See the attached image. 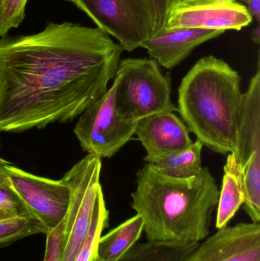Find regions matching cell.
Wrapping results in <instances>:
<instances>
[{"label":"cell","mask_w":260,"mask_h":261,"mask_svg":"<svg viewBox=\"0 0 260 261\" xmlns=\"http://www.w3.org/2000/svg\"><path fill=\"white\" fill-rule=\"evenodd\" d=\"M259 26H257V28L254 29L253 32V40L256 44H259Z\"/></svg>","instance_id":"484cf974"},{"label":"cell","mask_w":260,"mask_h":261,"mask_svg":"<svg viewBox=\"0 0 260 261\" xmlns=\"http://www.w3.org/2000/svg\"><path fill=\"white\" fill-rule=\"evenodd\" d=\"M86 14L101 30L131 52L150 39L154 26L151 0H65Z\"/></svg>","instance_id":"52a82bcc"},{"label":"cell","mask_w":260,"mask_h":261,"mask_svg":"<svg viewBox=\"0 0 260 261\" xmlns=\"http://www.w3.org/2000/svg\"><path fill=\"white\" fill-rule=\"evenodd\" d=\"M123 49L99 28L50 22L0 39V132L71 122L108 90Z\"/></svg>","instance_id":"6da1fadb"},{"label":"cell","mask_w":260,"mask_h":261,"mask_svg":"<svg viewBox=\"0 0 260 261\" xmlns=\"http://www.w3.org/2000/svg\"><path fill=\"white\" fill-rule=\"evenodd\" d=\"M102 160L88 154L78 161L61 180L70 192L64 221L62 261H74L90 232L99 193Z\"/></svg>","instance_id":"5b68a950"},{"label":"cell","mask_w":260,"mask_h":261,"mask_svg":"<svg viewBox=\"0 0 260 261\" xmlns=\"http://www.w3.org/2000/svg\"><path fill=\"white\" fill-rule=\"evenodd\" d=\"M247 5L246 7L248 9L253 18H256L258 21L260 18V0H242Z\"/></svg>","instance_id":"cb8c5ba5"},{"label":"cell","mask_w":260,"mask_h":261,"mask_svg":"<svg viewBox=\"0 0 260 261\" xmlns=\"http://www.w3.org/2000/svg\"><path fill=\"white\" fill-rule=\"evenodd\" d=\"M116 81L106 93L80 116L74 133L88 154L102 160L114 156L135 133L137 122L125 120L116 113Z\"/></svg>","instance_id":"ba28073f"},{"label":"cell","mask_w":260,"mask_h":261,"mask_svg":"<svg viewBox=\"0 0 260 261\" xmlns=\"http://www.w3.org/2000/svg\"><path fill=\"white\" fill-rule=\"evenodd\" d=\"M198 245L162 244L148 241L136 244L119 261H182Z\"/></svg>","instance_id":"e0dca14e"},{"label":"cell","mask_w":260,"mask_h":261,"mask_svg":"<svg viewBox=\"0 0 260 261\" xmlns=\"http://www.w3.org/2000/svg\"><path fill=\"white\" fill-rule=\"evenodd\" d=\"M243 103L239 73L212 55L197 61L179 87L177 111L189 132L215 153L235 152Z\"/></svg>","instance_id":"3957f363"},{"label":"cell","mask_w":260,"mask_h":261,"mask_svg":"<svg viewBox=\"0 0 260 261\" xmlns=\"http://www.w3.org/2000/svg\"><path fill=\"white\" fill-rule=\"evenodd\" d=\"M244 208L252 222L260 221V68L259 61L244 93L242 116L235 152Z\"/></svg>","instance_id":"8992f818"},{"label":"cell","mask_w":260,"mask_h":261,"mask_svg":"<svg viewBox=\"0 0 260 261\" xmlns=\"http://www.w3.org/2000/svg\"><path fill=\"white\" fill-rule=\"evenodd\" d=\"M180 0H151L154 10V26L151 38L157 36L166 29L169 14Z\"/></svg>","instance_id":"603a6c76"},{"label":"cell","mask_w":260,"mask_h":261,"mask_svg":"<svg viewBox=\"0 0 260 261\" xmlns=\"http://www.w3.org/2000/svg\"><path fill=\"white\" fill-rule=\"evenodd\" d=\"M252 20L246 6L237 0H180L171 11L165 30L241 31Z\"/></svg>","instance_id":"30bf717a"},{"label":"cell","mask_w":260,"mask_h":261,"mask_svg":"<svg viewBox=\"0 0 260 261\" xmlns=\"http://www.w3.org/2000/svg\"><path fill=\"white\" fill-rule=\"evenodd\" d=\"M182 261H260L259 223L219 228Z\"/></svg>","instance_id":"8fae6325"},{"label":"cell","mask_w":260,"mask_h":261,"mask_svg":"<svg viewBox=\"0 0 260 261\" xmlns=\"http://www.w3.org/2000/svg\"><path fill=\"white\" fill-rule=\"evenodd\" d=\"M64 227V219L57 227L46 234L47 242L44 261H62Z\"/></svg>","instance_id":"7402d4cb"},{"label":"cell","mask_w":260,"mask_h":261,"mask_svg":"<svg viewBox=\"0 0 260 261\" xmlns=\"http://www.w3.org/2000/svg\"><path fill=\"white\" fill-rule=\"evenodd\" d=\"M223 31L200 29H166L142 44L150 57L161 67L172 70L200 44L218 38Z\"/></svg>","instance_id":"4fadbf2b"},{"label":"cell","mask_w":260,"mask_h":261,"mask_svg":"<svg viewBox=\"0 0 260 261\" xmlns=\"http://www.w3.org/2000/svg\"><path fill=\"white\" fill-rule=\"evenodd\" d=\"M45 227L36 218L12 217L0 221V247L10 245L32 234H47Z\"/></svg>","instance_id":"d6986e66"},{"label":"cell","mask_w":260,"mask_h":261,"mask_svg":"<svg viewBox=\"0 0 260 261\" xmlns=\"http://www.w3.org/2000/svg\"><path fill=\"white\" fill-rule=\"evenodd\" d=\"M114 80L116 113L122 119L137 122L156 113L177 111L171 98V77L152 58L122 60Z\"/></svg>","instance_id":"277c9868"},{"label":"cell","mask_w":260,"mask_h":261,"mask_svg":"<svg viewBox=\"0 0 260 261\" xmlns=\"http://www.w3.org/2000/svg\"><path fill=\"white\" fill-rule=\"evenodd\" d=\"M5 162L0 158V208L17 217H34L11 187L7 175L3 169Z\"/></svg>","instance_id":"ffe728a7"},{"label":"cell","mask_w":260,"mask_h":261,"mask_svg":"<svg viewBox=\"0 0 260 261\" xmlns=\"http://www.w3.org/2000/svg\"><path fill=\"white\" fill-rule=\"evenodd\" d=\"M108 221L109 212L102 191L99 193L96 200L90 232L74 261H96L98 242L102 236V231L108 226Z\"/></svg>","instance_id":"ac0fdd59"},{"label":"cell","mask_w":260,"mask_h":261,"mask_svg":"<svg viewBox=\"0 0 260 261\" xmlns=\"http://www.w3.org/2000/svg\"><path fill=\"white\" fill-rule=\"evenodd\" d=\"M136 176L131 208L143 220L148 242L189 245L208 238L220 193L208 167L178 179L147 163Z\"/></svg>","instance_id":"7a4b0ae2"},{"label":"cell","mask_w":260,"mask_h":261,"mask_svg":"<svg viewBox=\"0 0 260 261\" xmlns=\"http://www.w3.org/2000/svg\"><path fill=\"white\" fill-rule=\"evenodd\" d=\"M17 217V216H14L12 213H9V212L5 211V210L0 208V221L4 220V219H9V218Z\"/></svg>","instance_id":"d4e9b609"},{"label":"cell","mask_w":260,"mask_h":261,"mask_svg":"<svg viewBox=\"0 0 260 261\" xmlns=\"http://www.w3.org/2000/svg\"><path fill=\"white\" fill-rule=\"evenodd\" d=\"M203 144L196 139L192 145L177 150L152 164L160 173L169 177L187 179L197 176L203 170Z\"/></svg>","instance_id":"2e32d148"},{"label":"cell","mask_w":260,"mask_h":261,"mask_svg":"<svg viewBox=\"0 0 260 261\" xmlns=\"http://www.w3.org/2000/svg\"><path fill=\"white\" fill-rule=\"evenodd\" d=\"M222 187L218 198L215 226L218 229L227 226L244 203V194L240 182L238 165L233 153L228 156L224 167Z\"/></svg>","instance_id":"9a60e30c"},{"label":"cell","mask_w":260,"mask_h":261,"mask_svg":"<svg viewBox=\"0 0 260 261\" xmlns=\"http://www.w3.org/2000/svg\"><path fill=\"white\" fill-rule=\"evenodd\" d=\"M27 0H0V36L18 27L25 17Z\"/></svg>","instance_id":"44dd1931"},{"label":"cell","mask_w":260,"mask_h":261,"mask_svg":"<svg viewBox=\"0 0 260 261\" xmlns=\"http://www.w3.org/2000/svg\"><path fill=\"white\" fill-rule=\"evenodd\" d=\"M143 232V220L136 214L99 238L96 261H119L137 243Z\"/></svg>","instance_id":"5bb4252c"},{"label":"cell","mask_w":260,"mask_h":261,"mask_svg":"<svg viewBox=\"0 0 260 261\" xmlns=\"http://www.w3.org/2000/svg\"><path fill=\"white\" fill-rule=\"evenodd\" d=\"M3 169L14 191L47 232L57 227L70 205V192L67 186L61 179L35 176L7 161L3 164Z\"/></svg>","instance_id":"9c48e42d"},{"label":"cell","mask_w":260,"mask_h":261,"mask_svg":"<svg viewBox=\"0 0 260 261\" xmlns=\"http://www.w3.org/2000/svg\"><path fill=\"white\" fill-rule=\"evenodd\" d=\"M147 151L143 161L154 164L192 145L187 126L174 112L151 115L137 121L135 133Z\"/></svg>","instance_id":"7c38bea8"}]
</instances>
